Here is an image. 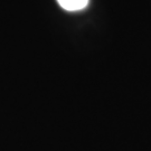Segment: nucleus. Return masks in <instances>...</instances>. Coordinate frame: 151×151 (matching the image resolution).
Listing matches in <instances>:
<instances>
[{
	"label": "nucleus",
	"instance_id": "obj_1",
	"mask_svg": "<svg viewBox=\"0 0 151 151\" xmlns=\"http://www.w3.org/2000/svg\"><path fill=\"white\" fill-rule=\"evenodd\" d=\"M90 0H57L58 5L67 11H78L88 5Z\"/></svg>",
	"mask_w": 151,
	"mask_h": 151
}]
</instances>
